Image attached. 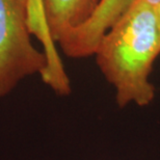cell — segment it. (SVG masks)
Returning <instances> with one entry per match:
<instances>
[{
	"instance_id": "1",
	"label": "cell",
	"mask_w": 160,
	"mask_h": 160,
	"mask_svg": "<svg viewBox=\"0 0 160 160\" xmlns=\"http://www.w3.org/2000/svg\"><path fill=\"white\" fill-rule=\"evenodd\" d=\"M159 54L157 8L134 0L102 37L94 54L99 70L114 88L120 107H142L153 102L155 88L150 75Z\"/></svg>"
},
{
	"instance_id": "2",
	"label": "cell",
	"mask_w": 160,
	"mask_h": 160,
	"mask_svg": "<svg viewBox=\"0 0 160 160\" xmlns=\"http://www.w3.org/2000/svg\"><path fill=\"white\" fill-rule=\"evenodd\" d=\"M27 4L28 0H0V99L47 68L44 51L31 41Z\"/></svg>"
},
{
	"instance_id": "3",
	"label": "cell",
	"mask_w": 160,
	"mask_h": 160,
	"mask_svg": "<svg viewBox=\"0 0 160 160\" xmlns=\"http://www.w3.org/2000/svg\"><path fill=\"white\" fill-rule=\"evenodd\" d=\"M134 0H100L88 21L58 42L62 52L72 58L94 55L105 32L127 11Z\"/></svg>"
},
{
	"instance_id": "4",
	"label": "cell",
	"mask_w": 160,
	"mask_h": 160,
	"mask_svg": "<svg viewBox=\"0 0 160 160\" xmlns=\"http://www.w3.org/2000/svg\"><path fill=\"white\" fill-rule=\"evenodd\" d=\"M48 29L56 43L86 22L100 0H41Z\"/></svg>"
},
{
	"instance_id": "5",
	"label": "cell",
	"mask_w": 160,
	"mask_h": 160,
	"mask_svg": "<svg viewBox=\"0 0 160 160\" xmlns=\"http://www.w3.org/2000/svg\"><path fill=\"white\" fill-rule=\"evenodd\" d=\"M42 9L41 0H28V11L31 12H40Z\"/></svg>"
},
{
	"instance_id": "6",
	"label": "cell",
	"mask_w": 160,
	"mask_h": 160,
	"mask_svg": "<svg viewBox=\"0 0 160 160\" xmlns=\"http://www.w3.org/2000/svg\"><path fill=\"white\" fill-rule=\"evenodd\" d=\"M142 1H145L146 3H148V4L152 6H155V8H159L160 6V0H142Z\"/></svg>"
},
{
	"instance_id": "7",
	"label": "cell",
	"mask_w": 160,
	"mask_h": 160,
	"mask_svg": "<svg viewBox=\"0 0 160 160\" xmlns=\"http://www.w3.org/2000/svg\"><path fill=\"white\" fill-rule=\"evenodd\" d=\"M157 12H158V16H159V19H160V6L157 8Z\"/></svg>"
}]
</instances>
